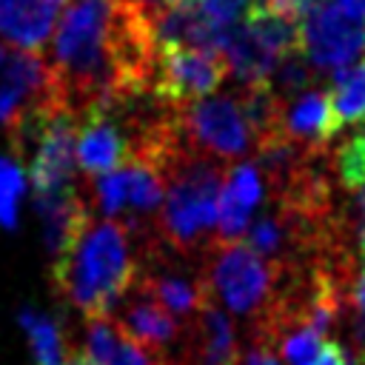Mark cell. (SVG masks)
Returning a JSON list of instances; mask_svg holds the SVG:
<instances>
[{
  "label": "cell",
  "instance_id": "obj_1",
  "mask_svg": "<svg viewBox=\"0 0 365 365\" xmlns=\"http://www.w3.org/2000/svg\"><path fill=\"white\" fill-rule=\"evenodd\" d=\"M143 259V237L123 220H88L83 231L51 259L54 291L86 319L108 317L134 288Z\"/></svg>",
  "mask_w": 365,
  "mask_h": 365
},
{
  "label": "cell",
  "instance_id": "obj_2",
  "mask_svg": "<svg viewBox=\"0 0 365 365\" xmlns=\"http://www.w3.org/2000/svg\"><path fill=\"white\" fill-rule=\"evenodd\" d=\"M228 168V163L191 148L180 151L163 168L165 197L154 222V234L174 254L202 259V254L217 242V208Z\"/></svg>",
  "mask_w": 365,
  "mask_h": 365
},
{
  "label": "cell",
  "instance_id": "obj_3",
  "mask_svg": "<svg viewBox=\"0 0 365 365\" xmlns=\"http://www.w3.org/2000/svg\"><path fill=\"white\" fill-rule=\"evenodd\" d=\"M200 262L217 302L240 317H259L285 279V265L265 259L240 240H217Z\"/></svg>",
  "mask_w": 365,
  "mask_h": 365
},
{
  "label": "cell",
  "instance_id": "obj_4",
  "mask_svg": "<svg viewBox=\"0 0 365 365\" xmlns=\"http://www.w3.org/2000/svg\"><path fill=\"white\" fill-rule=\"evenodd\" d=\"M182 143L205 157L222 160L228 165L240 163L257 148L254 128L242 111L237 94H208L177 108Z\"/></svg>",
  "mask_w": 365,
  "mask_h": 365
},
{
  "label": "cell",
  "instance_id": "obj_5",
  "mask_svg": "<svg viewBox=\"0 0 365 365\" xmlns=\"http://www.w3.org/2000/svg\"><path fill=\"white\" fill-rule=\"evenodd\" d=\"M228 74L231 68L222 51L171 46V48H160L157 54L154 91L174 106H185L214 94Z\"/></svg>",
  "mask_w": 365,
  "mask_h": 365
},
{
  "label": "cell",
  "instance_id": "obj_6",
  "mask_svg": "<svg viewBox=\"0 0 365 365\" xmlns=\"http://www.w3.org/2000/svg\"><path fill=\"white\" fill-rule=\"evenodd\" d=\"M302 51L319 74H331L339 66H348L365 48V23L342 11L336 3L314 9L299 17Z\"/></svg>",
  "mask_w": 365,
  "mask_h": 365
},
{
  "label": "cell",
  "instance_id": "obj_7",
  "mask_svg": "<svg viewBox=\"0 0 365 365\" xmlns=\"http://www.w3.org/2000/svg\"><path fill=\"white\" fill-rule=\"evenodd\" d=\"M77 128L80 120L66 111L57 108L51 111L43 137L31 154V160L26 163L29 168V182L34 194H57V191H71L80 188L77 182Z\"/></svg>",
  "mask_w": 365,
  "mask_h": 365
},
{
  "label": "cell",
  "instance_id": "obj_8",
  "mask_svg": "<svg viewBox=\"0 0 365 365\" xmlns=\"http://www.w3.org/2000/svg\"><path fill=\"white\" fill-rule=\"evenodd\" d=\"M231 29V26H228ZM225 26H220L200 0H168L165 9L157 14L154 34L160 48H205L222 51L225 46Z\"/></svg>",
  "mask_w": 365,
  "mask_h": 365
},
{
  "label": "cell",
  "instance_id": "obj_9",
  "mask_svg": "<svg viewBox=\"0 0 365 365\" xmlns=\"http://www.w3.org/2000/svg\"><path fill=\"white\" fill-rule=\"evenodd\" d=\"M117 314H111L134 339H140L143 345L154 348V351H163L168 354V348H174L177 342L185 339L188 328L165 308L160 305L151 294H145L143 288H131L120 305L114 308Z\"/></svg>",
  "mask_w": 365,
  "mask_h": 365
},
{
  "label": "cell",
  "instance_id": "obj_10",
  "mask_svg": "<svg viewBox=\"0 0 365 365\" xmlns=\"http://www.w3.org/2000/svg\"><path fill=\"white\" fill-rule=\"evenodd\" d=\"M191 365H240L237 331L231 317L222 311L217 297L211 294L197 317L188 322L185 334V354Z\"/></svg>",
  "mask_w": 365,
  "mask_h": 365
},
{
  "label": "cell",
  "instance_id": "obj_11",
  "mask_svg": "<svg viewBox=\"0 0 365 365\" xmlns=\"http://www.w3.org/2000/svg\"><path fill=\"white\" fill-rule=\"evenodd\" d=\"M86 354L94 365H174L177 359L134 339L111 314L86 319Z\"/></svg>",
  "mask_w": 365,
  "mask_h": 365
},
{
  "label": "cell",
  "instance_id": "obj_12",
  "mask_svg": "<svg viewBox=\"0 0 365 365\" xmlns=\"http://www.w3.org/2000/svg\"><path fill=\"white\" fill-rule=\"evenodd\" d=\"M128 157V143L120 123L108 111H91L77 128V165L86 177H100L120 168Z\"/></svg>",
  "mask_w": 365,
  "mask_h": 365
},
{
  "label": "cell",
  "instance_id": "obj_13",
  "mask_svg": "<svg viewBox=\"0 0 365 365\" xmlns=\"http://www.w3.org/2000/svg\"><path fill=\"white\" fill-rule=\"evenodd\" d=\"M68 0H0V37L20 48H43Z\"/></svg>",
  "mask_w": 365,
  "mask_h": 365
},
{
  "label": "cell",
  "instance_id": "obj_14",
  "mask_svg": "<svg viewBox=\"0 0 365 365\" xmlns=\"http://www.w3.org/2000/svg\"><path fill=\"white\" fill-rule=\"evenodd\" d=\"M279 131L305 145H328L331 137L339 131L331 106V91L314 86L308 91L294 94L291 100H282Z\"/></svg>",
  "mask_w": 365,
  "mask_h": 365
},
{
  "label": "cell",
  "instance_id": "obj_15",
  "mask_svg": "<svg viewBox=\"0 0 365 365\" xmlns=\"http://www.w3.org/2000/svg\"><path fill=\"white\" fill-rule=\"evenodd\" d=\"M331 106L336 128L365 123V57H356L348 66H339L328 74Z\"/></svg>",
  "mask_w": 365,
  "mask_h": 365
},
{
  "label": "cell",
  "instance_id": "obj_16",
  "mask_svg": "<svg viewBox=\"0 0 365 365\" xmlns=\"http://www.w3.org/2000/svg\"><path fill=\"white\" fill-rule=\"evenodd\" d=\"M20 325L29 336V345H31L37 365H63L66 362V356H68L66 336L54 319L26 308V311H20Z\"/></svg>",
  "mask_w": 365,
  "mask_h": 365
},
{
  "label": "cell",
  "instance_id": "obj_17",
  "mask_svg": "<svg viewBox=\"0 0 365 365\" xmlns=\"http://www.w3.org/2000/svg\"><path fill=\"white\" fill-rule=\"evenodd\" d=\"M317 74H319V71L314 68V63L308 60V54L302 51V46H297V48L285 51V54L277 60V66H274V71H271V77H268V86L277 91V97L291 100L294 94L314 88Z\"/></svg>",
  "mask_w": 365,
  "mask_h": 365
},
{
  "label": "cell",
  "instance_id": "obj_18",
  "mask_svg": "<svg viewBox=\"0 0 365 365\" xmlns=\"http://www.w3.org/2000/svg\"><path fill=\"white\" fill-rule=\"evenodd\" d=\"M23 194H26L23 168L14 160L0 154V225L9 231L17 225V205Z\"/></svg>",
  "mask_w": 365,
  "mask_h": 365
},
{
  "label": "cell",
  "instance_id": "obj_19",
  "mask_svg": "<svg viewBox=\"0 0 365 365\" xmlns=\"http://www.w3.org/2000/svg\"><path fill=\"white\" fill-rule=\"evenodd\" d=\"M322 334L302 325V328H291L285 331L277 342H274V351H279V356L288 362V365H311L322 348Z\"/></svg>",
  "mask_w": 365,
  "mask_h": 365
},
{
  "label": "cell",
  "instance_id": "obj_20",
  "mask_svg": "<svg viewBox=\"0 0 365 365\" xmlns=\"http://www.w3.org/2000/svg\"><path fill=\"white\" fill-rule=\"evenodd\" d=\"M225 188L245 205V208H257L265 197V182H262V174L257 168V163H237L228 168L225 174Z\"/></svg>",
  "mask_w": 365,
  "mask_h": 365
},
{
  "label": "cell",
  "instance_id": "obj_21",
  "mask_svg": "<svg viewBox=\"0 0 365 365\" xmlns=\"http://www.w3.org/2000/svg\"><path fill=\"white\" fill-rule=\"evenodd\" d=\"M202 9L220 23V26H237L251 14L254 0H200Z\"/></svg>",
  "mask_w": 365,
  "mask_h": 365
},
{
  "label": "cell",
  "instance_id": "obj_22",
  "mask_svg": "<svg viewBox=\"0 0 365 365\" xmlns=\"http://www.w3.org/2000/svg\"><path fill=\"white\" fill-rule=\"evenodd\" d=\"M311 365H354V359H351V354L342 348V342L325 339L322 348H319V354H317V359H314Z\"/></svg>",
  "mask_w": 365,
  "mask_h": 365
},
{
  "label": "cell",
  "instance_id": "obj_23",
  "mask_svg": "<svg viewBox=\"0 0 365 365\" xmlns=\"http://www.w3.org/2000/svg\"><path fill=\"white\" fill-rule=\"evenodd\" d=\"M242 365H279L277 359V351L265 342H251L245 356H242Z\"/></svg>",
  "mask_w": 365,
  "mask_h": 365
},
{
  "label": "cell",
  "instance_id": "obj_24",
  "mask_svg": "<svg viewBox=\"0 0 365 365\" xmlns=\"http://www.w3.org/2000/svg\"><path fill=\"white\" fill-rule=\"evenodd\" d=\"M359 254H362V265H359V274H356V282H354V305L365 314V248Z\"/></svg>",
  "mask_w": 365,
  "mask_h": 365
},
{
  "label": "cell",
  "instance_id": "obj_25",
  "mask_svg": "<svg viewBox=\"0 0 365 365\" xmlns=\"http://www.w3.org/2000/svg\"><path fill=\"white\" fill-rule=\"evenodd\" d=\"M342 11H348L351 17H356V20H362L365 23V0H334Z\"/></svg>",
  "mask_w": 365,
  "mask_h": 365
},
{
  "label": "cell",
  "instance_id": "obj_26",
  "mask_svg": "<svg viewBox=\"0 0 365 365\" xmlns=\"http://www.w3.org/2000/svg\"><path fill=\"white\" fill-rule=\"evenodd\" d=\"M63 365H94V362H91V356L86 354V348H83V351L74 348V351H68V356H66Z\"/></svg>",
  "mask_w": 365,
  "mask_h": 365
},
{
  "label": "cell",
  "instance_id": "obj_27",
  "mask_svg": "<svg viewBox=\"0 0 365 365\" xmlns=\"http://www.w3.org/2000/svg\"><path fill=\"white\" fill-rule=\"evenodd\" d=\"M174 365H191V362H188L185 356H177V359H174Z\"/></svg>",
  "mask_w": 365,
  "mask_h": 365
},
{
  "label": "cell",
  "instance_id": "obj_28",
  "mask_svg": "<svg viewBox=\"0 0 365 365\" xmlns=\"http://www.w3.org/2000/svg\"><path fill=\"white\" fill-rule=\"evenodd\" d=\"M356 137H359V143L365 145V128H359V131H356Z\"/></svg>",
  "mask_w": 365,
  "mask_h": 365
},
{
  "label": "cell",
  "instance_id": "obj_29",
  "mask_svg": "<svg viewBox=\"0 0 365 365\" xmlns=\"http://www.w3.org/2000/svg\"><path fill=\"white\" fill-rule=\"evenodd\" d=\"M365 248V231H362V237H359V251Z\"/></svg>",
  "mask_w": 365,
  "mask_h": 365
}]
</instances>
